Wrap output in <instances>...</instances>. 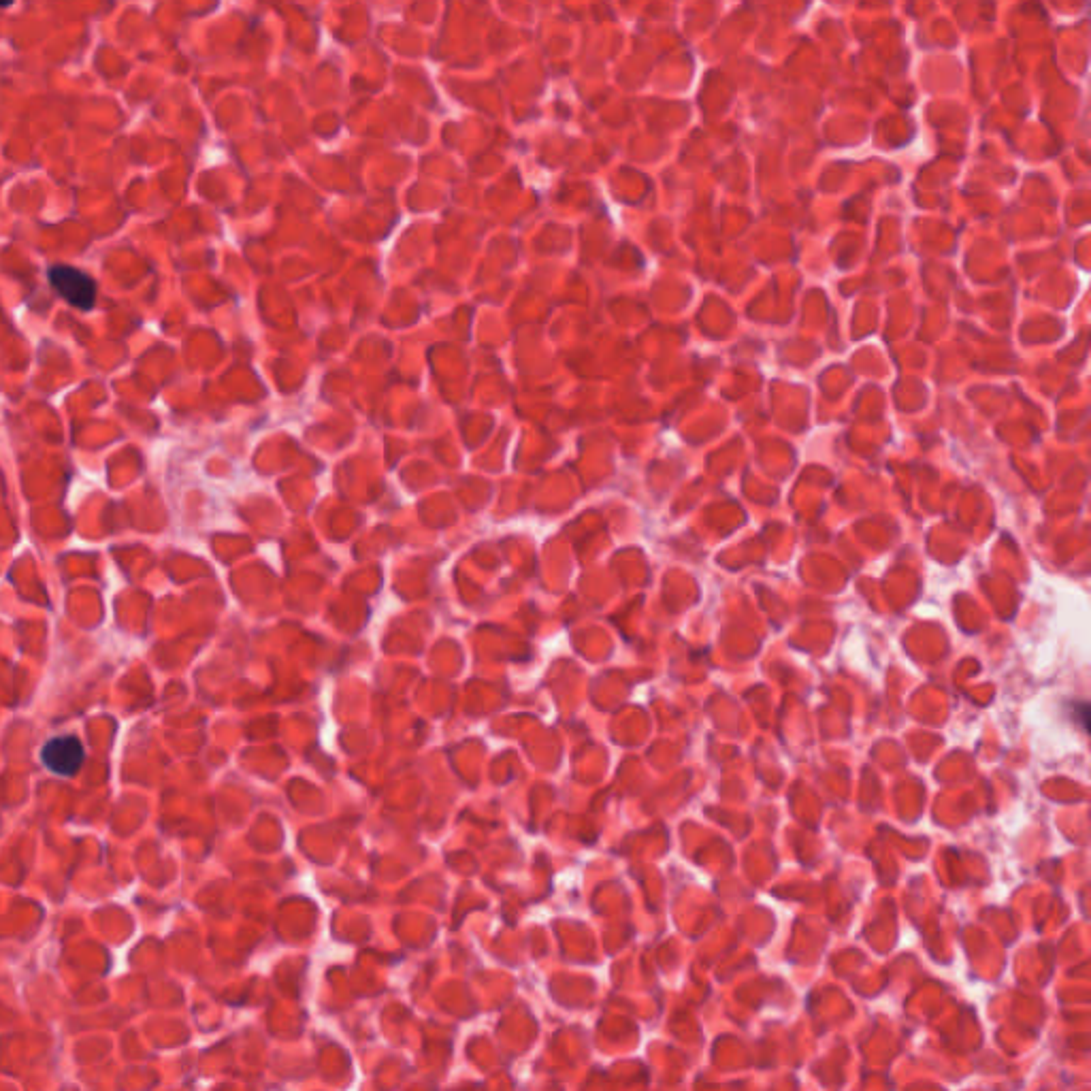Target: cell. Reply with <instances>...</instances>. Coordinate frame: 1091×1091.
<instances>
[{
	"mask_svg": "<svg viewBox=\"0 0 1091 1091\" xmlns=\"http://www.w3.org/2000/svg\"><path fill=\"white\" fill-rule=\"evenodd\" d=\"M50 284L64 301L77 309H92L96 303V284L84 271L56 265L50 269Z\"/></svg>",
	"mask_w": 1091,
	"mask_h": 1091,
	"instance_id": "6da1fadb",
	"label": "cell"
},
{
	"mask_svg": "<svg viewBox=\"0 0 1091 1091\" xmlns=\"http://www.w3.org/2000/svg\"><path fill=\"white\" fill-rule=\"evenodd\" d=\"M84 746L73 736H58L45 742L41 751V761L50 772L58 776H73L84 763Z\"/></svg>",
	"mask_w": 1091,
	"mask_h": 1091,
	"instance_id": "7a4b0ae2",
	"label": "cell"
},
{
	"mask_svg": "<svg viewBox=\"0 0 1091 1091\" xmlns=\"http://www.w3.org/2000/svg\"><path fill=\"white\" fill-rule=\"evenodd\" d=\"M13 0H0V7H9Z\"/></svg>",
	"mask_w": 1091,
	"mask_h": 1091,
	"instance_id": "3957f363",
	"label": "cell"
}]
</instances>
